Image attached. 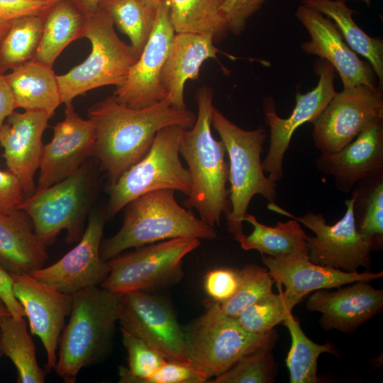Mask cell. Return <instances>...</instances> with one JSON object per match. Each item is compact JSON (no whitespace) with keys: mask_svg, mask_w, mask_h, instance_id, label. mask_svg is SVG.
Here are the masks:
<instances>
[{"mask_svg":"<svg viewBox=\"0 0 383 383\" xmlns=\"http://www.w3.org/2000/svg\"><path fill=\"white\" fill-rule=\"evenodd\" d=\"M353 202L354 197L351 195L345 201L346 210L343 216L333 225L327 224L324 216L319 213L310 211L295 216L274 203H269L267 208L296 219L314 233V236L306 237L309 258L312 262L353 272L360 267H370L372 250L357 230Z\"/></svg>","mask_w":383,"mask_h":383,"instance_id":"11","label":"cell"},{"mask_svg":"<svg viewBox=\"0 0 383 383\" xmlns=\"http://www.w3.org/2000/svg\"><path fill=\"white\" fill-rule=\"evenodd\" d=\"M208 379L191 363L167 360L142 383H204Z\"/></svg>","mask_w":383,"mask_h":383,"instance_id":"40","label":"cell"},{"mask_svg":"<svg viewBox=\"0 0 383 383\" xmlns=\"http://www.w3.org/2000/svg\"><path fill=\"white\" fill-rule=\"evenodd\" d=\"M13 278L9 272L0 263V301L7 308L10 314L16 319L26 316L21 304L14 295Z\"/></svg>","mask_w":383,"mask_h":383,"instance_id":"45","label":"cell"},{"mask_svg":"<svg viewBox=\"0 0 383 383\" xmlns=\"http://www.w3.org/2000/svg\"><path fill=\"white\" fill-rule=\"evenodd\" d=\"M353 215L359 234L372 250L383 244V173L360 180L353 189Z\"/></svg>","mask_w":383,"mask_h":383,"instance_id":"31","label":"cell"},{"mask_svg":"<svg viewBox=\"0 0 383 383\" xmlns=\"http://www.w3.org/2000/svg\"><path fill=\"white\" fill-rule=\"evenodd\" d=\"M9 314H10V313L9 312L7 308L1 301H0V317Z\"/></svg>","mask_w":383,"mask_h":383,"instance_id":"49","label":"cell"},{"mask_svg":"<svg viewBox=\"0 0 383 383\" xmlns=\"http://www.w3.org/2000/svg\"><path fill=\"white\" fill-rule=\"evenodd\" d=\"M267 0H226L222 11L225 16L228 30L238 35L245 28L247 21Z\"/></svg>","mask_w":383,"mask_h":383,"instance_id":"42","label":"cell"},{"mask_svg":"<svg viewBox=\"0 0 383 383\" xmlns=\"http://www.w3.org/2000/svg\"><path fill=\"white\" fill-rule=\"evenodd\" d=\"M151 6H152L154 8L157 9L158 6L164 1V0H146Z\"/></svg>","mask_w":383,"mask_h":383,"instance_id":"50","label":"cell"},{"mask_svg":"<svg viewBox=\"0 0 383 383\" xmlns=\"http://www.w3.org/2000/svg\"><path fill=\"white\" fill-rule=\"evenodd\" d=\"M174 35L169 8L164 0L157 9L152 30L138 59L124 82L113 91L119 103L142 109L167 99L160 75Z\"/></svg>","mask_w":383,"mask_h":383,"instance_id":"15","label":"cell"},{"mask_svg":"<svg viewBox=\"0 0 383 383\" xmlns=\"http://www.w3.org/2000/svg\"><path fill=\"white\" fill-rule=\"evenodd\" d=\"M65 117L53 127V136L43 145L39 177L35 192H40L74 173L93 155L96 132L93 123L66 104Z\"/></svg>","mask_w":383,"mask_h":383,"instance_id":"18","label":"cell"},{"mask_svg":"<svg viewBox=\"0 0 383 383\" xmlns=\"http://www.w3.org/2000/svg\"><path fill=\"white\" fill-rule=\"evenodd\" d=\"M41 1H43L48 4H49L50 5H53L54 4L58 2V1H60L62 0H41Z\"/></svg>","mask_w":383,"mask_h":383,"instance_id":"51","label":"cell"},{"mask_svg":"<svg viewBox=\"0 0 383 383\" xmlns=\"http://www.w3.org/2000/svg\"><path fill=\"white\" fill-rule=\"evenodd\" d=\"M340 1L343 2H345L348 0H340ZM362 1L367 4V6H370L371 0H362Z\"/></svg>","mask_w":383,"mask_h":383,"instance_id":"52","label":"cell"},{"mask_svg":"<svg viewBox=\"0 0 383 383\" xmlns=\"http://www.w3.org/2000/svg\"><path fill=\"white\" fill-rule=\"evenodd\" d=\"M24 199L18 179L8 170H0V213H11L20 210Z\"/></svg>","mask_w":383,"mask_h":383,"instance_id":"44","label":"cell"},{"mask_svg":"<svg viewBox=\"0 0 383 383\" xmlns=\"http://www.w3.org/2000/svg\"><path fill=\"white\" fill-rule=\"evenodd\" d=\"M99 8L129 38L139 57L152 30L157 9L146 0H101Z\"/></svg>","mask_w":383,"mask_h":383,"instance_id":"33","label":"cell"},{"mask_svg":"<svg viewBox=\"0 0 383 383\" xmlns=\"http://www.w3.org/2000/svg\"><path fill=\"white\" fill-rule=\"evenodd\" d=\"M185 129L172 125L160 130L146 155L109 186L106 212L108 218L133 199L150 192L171 189L189 196L191 177L181 162L179 152Z\"/></svg>","mask_w":383,"mask_h":383,"instance_id":"7","label":"cell"},{"mask_svg":"<svg viewBox=\"0 0 383 383\" xmlns=\"http://www.w3.org/2000/svg\"><path fill=\"white\" fill-rule=\"evenodd\" d=\"M288 329L292 343L286 358L291 383H317L318 359L324 353L336 354L333 345L317 344L301 329L297 319L290 313L282 323Z\"/></svg>","mask_w":383,"mask_h":383,"instance_id":"34","label":"cell"},{"mask_svg":"<svg viewBox=\"0 0 383 383\" xmlns=\"http://www.w3.org/2000/svg\"><path fill=\"white\" fill-rule=\"evenodd\" d=\"M123 224L113 236L101 241L100 255L106 262L132 248L177 238L213 240V227L180 206L174 191L160 189L143 194L125 207Z\"/></svg>","mask_w":383,"mask_h":383,"instance_id":"3","label":"cell"},{"mask_svg":"<svg viewBox=\"0 0 383 383\" xmlns=\"http://www.w3.org/2000/svg\"><path fill=\"white\" fill-rule=\"evenodd\" d=\"M243 221L253 227L250 235L242 233L234 236L243 250H256L273 257L289 253L309 255L307 235L296 219L279 221L275 226L270 227L260 223L254 216L246 213Z\"/></svg>","mask_w":383,"mask_h":383,"instance_id":"29","label":"cell"},{"mask_svg":"<svg viewBox=\"0 0 383 383\" xmlns=\"http://www.w3.org/2000/svg\"><path fill=\"white\" fill-rule=\"evenodd\" d=\"M226 0H165L175 33H209L220 38L228 31L222 11Z\"/></svg>","mask_w":383,"mask_h":383,"instance_id":"32","label":"cell"},{"mask_svg":"<svg viewBox=\"0 0 383 383\" xmlns=\"http://www.w3.org/2000/svg\"><path fill=\"white\" fill-rule=\"evenodd\" d=\"M49 119L40 111H13L0 128V145L8 170L18 179L25 199L35 191L34 177L39 168L42 138Z\"/></svg>","mask_w":383,"mask_h":383,"instance_id":"21","label":"cell"},{"mask_svg":"<svg viewBox=\"0 0 383 383\" xmlns=\"http://www.w3.org/2000/svg\"><path fill=\"white\" fill-rule=\"evenodd\" d=\"M1 350H0V355H1Z\"/></svg>","mask_w":383,"mask_h":383,"instance_id":"53","label":"cell"},{"mask_svg":"<svg viewBox=\"0 0 383 383\" xmlns=\"http://www.w3.org/2000/svg\"><path fill=\"white\" fill-rule=\"evenodd\" d=\"M51 6L41 0H0V21L43 15Z\"/></svg>","mask_w":383,"mask_h":383,"instance_id":"43","label":"cell"},{"mask_svg":"<svg viewBox=\"0 0 383 383\" xmlns=\"http://www.w3.org/2000/svg\"><path fill=\"white\" fill-rule=\"evenodd\" d=\"M336 291L320 289L306 304L311 311L320 312L324 330L352 332L377 314L383 306V291L372 287L368 281H357Z\"/></svg>","mask_w":383,"mask_h":383,"instance_id":"23","label":"cell"},{"mask_svg":"<svg viewBox=\"0 0 383 383\" xmlns=\"http://www.w3.org/2000/svg\"><path fill=\"white\" fill-rule=\"evenodd\" d=\"M211 126L219 134L229 158L231 211L226 218L229 233L235 236L243 233V218L255 195L262 196L269 203H274L277 198V182L265 176L261 162L266 132L263 127L244 130L214 106Z\"/></svg>","mask_w":383,"mask_h":383,"instance_id":"5","label":"cell"},{"mask_svg":"<svg viewBox=\"0 0 383 383\" xmlns=\"http://www.w3.org/2000/svg\"><path fill=\"white\" fill-rule=\"evenodd\" d=\"M295 16L311 38L301 45V50L331 64L341 79L343 89L364 84L380 89L370 63L362 60L348 46L331 19L303 4L298 6Z\"/></svg>","mask_w":383,"mask_h":383,"instance_id":"19","label":"cell"},{"mask_svg":"<svg viewBox=\"0 0 383 383\" xmlns=\"http://www.w3.org/2000/svg\"><path fill=\"white\" fill-rule=\"evenodd\" d=\"M200 239L177 238L135 248L106 261L109 273L101 287L117 294L179 282L184 257Z\"/></svg>","mask_w":383,"mask_h":383,"instance_id":"8","label":"cell"},{"mask_svg":"<svg viewBox=\"0 0 383 383\" xmlns=\"http://www.w3.org/2000/svg\"><path fill=\"white\" fill-rule=\"evenodd\" d=\"M316 169L333 177L336 189L353 191L362 179L383 173V118L378 119L341 149L321 153Z\"/></svg>","mask_w":383,"mask_h":383,"instance_id":"20","label":"cell"},{"mask_svg":"<svg viewBox=\"0 0 383 383\" xmlns=\"http://www.w3.org/2000/svg\"><path fill=\"white\" fill-rule=\"evenodd\" d=\"M299 302L284 291L272 292L247 307L235 319L247 332L267 333L282 323Z\"/></svg>","mask_w":383,"mask_h":383,"instance_id":"36","label":"cell"},{"mask_svg":"<svg viewBox=\"0 0 383 383\" xmlns=\"http://www.w3.org/2000/svg\"><path fill=\"white\" fill-rule=\"evenodd\" d=\"M121 328L141 339L166 360L190 363L183 329L171 307L160 298L137 290L120 295Z\"/></svg>","mask_w":383,"mask_h":383,"instance_id":"14","label":"cell"},{"mask_svg":"<svg viewBox=\"0 0 383 383\" xmlns=\"http://www.w3.org/2000/svg\"><path fill=\"white\" fill-rule=\"evenodd\" d=\"M48 257L46 245L31 230L24 212L0 213V263L9 272L32 274Z\"/></svg>","mask_w":383,"mask_h":383,"instance_id":"25","label":"cell"},{"mask_svg":"<svg viewBox=\"0 0 383 383\" xmlns=\"http://www.w3.org/2000/svg\"><path fill=\"white\" fill-rule=\"evenodd\" d=\"M213 96L209 87L196 91L197 116L193 126L184 131L179 152L188 165L192 182L183 204L188 209H195L199 218L214 228L219 226L223 214L229 213L231 204L226 148L211 133Z\"/></svg>","mask_w":383,"mask_h":383,"instance_id":"2","label":"cell"},{"mask_svg":"<svg viewBox=\"0 0 383 383\" xmlns=\"http://www.w3.org/2000/svg\"><path fill=\"white\" fill-rule=\"evenodd\" d=\"M88 116L96 132L93 155L100 161L111 184L146 155L160 130L172 125L189 129L196 118L193 111L177 109L167 99L133 109L119 103L113 95L93 104Z\"/></svg>","mask_w":383,"mask_h":383,"instance_id":"1","label":"cell"},{"mask_svg":"<svg viewBox=\"0 0 383 383\" xmlns=\"http://www.w3.org/2000/svg\"><path fill=\"white\" fill-rule=\"evenodd\" d=\"M91 190L89 169L82 165L63 180L24 199L20 210L32 220L35 233L45 245L63 230L73 242L81 233Z\"/></svg>","mask_w":383,"mask_h":383,"instance_id":"10","label":"cell"},{"mask_svg":"<svg viewBox=\"0 0 383 383\" xmlns=\"http://www.w3.org/2000/svg\"><path fill=\"white\" fill-rule=\"evenodd\" d=\"M13 22V21H9V22L0 21V47L5 35H6Z\"/></svg>","mask_w":383,"mask_h":383,"instance_id":"48","label":"cell"},{"mask_svg":"<svg viewBox=\"0 0 383 383\" xmlns=\"http://www.w3.org/2000/svg\"><path fill=\"white\" fill-rule=\"evenodd\" d=\"M16 109L12 90L4 74L0 73V128Z\"/></svg>","mask_w":383,"mask_h":383,"instance_id":"46","label":"cell"},{"mask_svg":"<svg viewBox=\"0 0 383 383\" xmlns=\"http://www.w3.org/2000/svg\"><path fill=\"white\" fill-rule=\"evenodd\" d=\"M276 334L240 358L228 370L216 377L211 383H270L275 377L274 361L271 352Z\"/></svg>","mask_w":383,"mask_h":383,"instance_id":"37","label":"cell"},{"mask_svg":"<svg viewBox=\"0 0 383 383\" xmlns=\"http://www.w3.org/2000/svg\"><path fill=\"white\" fill-rule=\"evenodd\" d=\"M4 76L12 90L16 109L40 111L50 118L62 104L52 67L31 60Z\"/></svg>","mask_w":383,"mask_h":383,"instance_id":"26","label":"cell"},{"mask_svg":"<svg viewBox=\"0 0 383 383\" xmlns=\"http://www.w3.org/2000/svg\"><path fill=\"white\" fill-rule=\"evenodd\" d=\"M0 350L15 365L18 383H43L45 371L38 362L35 344L24 318L0 317Z\"/></svg>","mask_w":383,"mask_h":383,"instance_id":"30","label":"cell"},{"mask_svg":"<svg viewBox=\"0 0 383 383\" xmlns=\"http://www.w3.org/2000/svg\"><path fill=\"white\" fill-rule=\"evenodd\" d=\"M86 16L72 0L52 5L43 15L41 40L32 60L53 66L57 57L72 41L82 38Z\"/></svg>","mask_w":383,"mask_h":383,"instance_id":"27","label":"cell"},{"mask_svg":"<svg viewBox=\"0 0 383 383\" xmlns=\"http://www.w3.org/2000/svg\"><path fill=\"white\" fill-rule=\"evenodd\" d=\"M72 295L70 318L60 339L55 370L65 383H74L80 370L107 352L118 321L120 295L101 286Z\"/></svg>","mask_w":383,"mask_h":383,"instance_id":"4","label":"cell"},{"mask_svg":"<svg viewBox=\"0 0 383 383\" xmlns=\"http://www.w3.org/2000/svg\"><path fill=\"white\" fill-rule=\"evenodd\" d=\"M106 218V213L93 212L78 244L56 262L31 274L70 294L101 286L109 273L107 262L100 255Z\"/></svg>","mask_w":383,"mask_h":383,"instance_id":"17","label":"cell"},{"mask_svg":"<svg viewBox=\"0 0 383 383\" xmlns=\"http://www.w3.org/2000/svg\"><path fill=\"white\" fill-rule=\"evenodd\" d=\"M43 15L13 21L0 47L1 74H4L34 57L41 40Z\"/></svg>","mask_w":383,"mask_h":383,"instance_id":"35","label":"cell"},{"mask_svg":"<svg viewBox=\"0 0 383 383\" xmlns=\"http://www.w3.org/2000/svg\"><path fill=\"white\" fill-rule=\"evenodd\" d=\"M240 282L232 297L213 306L223 315L235 318L247 307L272 292L274 282L266 267L249 264L240 270Z\"/></svg>","mask_w":383,"mask_h":383,"instance_id":"38","label":"cell"},{"mask_svg":"<svg viewBox=\"0 0 383 383\" xmlns=\"http://www.w3.org/2000/svg\"><path fill=\"white\" fill-rule=\"evenodd\" d=\"M77 8L84 13L88 14L95 11L99 7L101 0H72Z\"/></svg>","mask_w":383,"mask_h":383,"instance_id":"47","label":"cell"},{"mask_svg":"<svg viewBox=\"0 0 383 383\" xmlns=\"http://www.w3.org/2000/svg\"><path fill=\"white\" fill-rule=\"evenodd\" d=\"M121 329L128 354V367L119 369V382L142 383L167 360L145 342Z\"/></svg>","mask_w":383,"mask_h":383,"instance_id":"39","label":"cell"},{"mask_svg":"<svg viewBox=\"0 0 383 383\" xmlns=\"http://www.w3.org/2000/svg\"><path fill=\"white\" fill-rule=\"evenodd\" d=\"M82 38L89 40L86 60L64 74L57 75L62 104L89 90L107 85L120 86L138 59L131 45L123 42L111 17L101 8L86 14Z\"/></svg>","mask_w":383,"mask_h":383,"instance_id":"6","label":"cell"},{"mask_svg":"<svg viewBox=\"0 0 383 383\" xmlns=\"http://www.w3.org/2000/svg\"><path fill=\"white\" fill-rule=\"evenodd\" d=\"M183 332L190 363L209 379L228 370L275 334L273 329L263 334L247 332L235 318L223 315L213 305Z\"/></svg>","mask_w":383,"mask_h":383,"instance_id":"9","label":"cell"},{"mask_svg":"<svg viewBox=\"0 0 383 383\" xmlns=\"http://www.w3.org/2000/svg\"><path fill=\"white\" fill-rule=\"evenodd\" d=\"M301 4L333 20L348 46L370 63L378 79V87L382 90L383 43L368 35L355 23V11L340 0H301Z\"/></svg>","mask_w":383,"mask_h":383,"instance_id":"28","label":"cell"},{"mask_svg":"<svg viewBox=\"0 0 383 383\" xmlns=\"http://www.w3.org/2000/svg\"><path fill=\"white\" fill-rule=\"evenodd\" d=\"M209 33H175L163 65L160 81L170 104L179 109H187L184 97V84L196 79L203 62L216 57L220 50L213 45Z\"/></svg>","mask_w":383,"mask_h":383,"instance_id":"24","label":"cell"},{"mask_svg":"<svg viewBox=\"0 0 383 383\" xmlns=\"http://www.w3.org/2000/svg\"><path fill=\"white\" fill-rule=\"evenodd\" d=\"M240 282V270L217 268L209 272L204 282L207 295L215 303H223L237 291Z\"/></svg>","mask_w":383,"mask_h":383,"instance_id":"41","label":"cell"},{"mask_svg":"<svg viewBox=\"0 0 383 383\" xmlns=\"http://www.w3.org/2000/svg\"><path fill=\"white\" fill-rule=\"evenodd\" d=\"M380 118L382 90L364 84L345 88L336 92L311 123L313 144L321 153L338 150Z\"/></svg>","mask_w":383,"mask_h":383,"instance_id":"12","label":"cell"},{"mask_svg":"<svg viewBox=\"0 0 383 383\" xmlns=\"http://www.w3.org/2000/svg\"><path fill=\"white\" fill-rule=\"evenodd\" d=\"M15 296L28 319L30 331L41 340L47 355V367L55 369L57 349L70 313L72 295L62 292L31 274L10 272Z\"/></svg>","mask_w":383,"mask_h":383,"instance_id":"16","label":"cell"},{"mask_svg":"<svg viewBox=\"0 0 383 383\" xmlns=\"http://www.w3.org/2000/svg\"><path fill=\"white\" fill-rule=\"evenodd\" d=\"M314 71L318 77L317 85L306 94H296V105L288 118H282L277 114L273 99H264L265 121L270 128V140L262 166L275 182L283 177L284 157L295 131L306 122L312 123L337 92L334 87L335 69L331 64L318 58Z\"/></svg>","mask_w":383,"mask_h":383,"instance_id":"13","label":"cell"},{"mask_svg":"<svg viewBox=\"0 0 383 383\" xmlns=\"http://www.w3.org/2000/svg\"><path fill=\"white\" fill-rule=\"evenodd\" d=\"M262 260L274 281L283 284L284 292L300 301L311 292L338 288L357 281L379 279V272H348L312 262L309 255L289 253L273 257L261 254Z\"/></svg>","mask_w":383,"mask_h":383,"instance_id":"22","label":"cell"}]
</instances>
